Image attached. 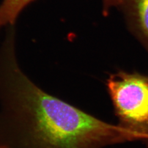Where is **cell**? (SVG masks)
<instances>
[{"label": "cell", "instance_id": "1", "mask_svg": "<svg viewBox=\"0 0 148 148\" xmlns=\"http://www.w3.org/2000/svg\"><path fill=\"white\" fill-rule=\"evenodd\" d=\"M102 121L35 85L19 67L13 45L0 51V145L5 148H102L133 142Z\"/></svg>", "mask_w": 148, "mask_h": 148}, {"label": "cell", "instance_id": "2", "mask_svg": "<svg viewBox=\"0 0 148 148\" xmlns=\"http://www.w3.org/2000/svg\"><path fill=\"white\" fill-rule=\"evenodd\" d=\"M106 85L118 125L148 147V75L119 71Z\"/></svg>", "mask_w": 148, "mask_h": 148}, {"label": "cell", "instance_id": "3", "mask_svg": "<svg viewBox=\"0 0 148 148\" xmlns=\"http://www.w3.org/2000/svg\"><path fill=\"white\" fill-rule=\"evenodd\" d=\"M128 27L148 53V0H121Z\"/></svg>", "mask_w": 148, "mask_h": 148}, {"label": "cell", "instance_id": "4", "mask_svg": "<svg viewBox=\"0 0 148 148\" xmlns=\"http://www.w3.org/2000/svg\"><path fill=\"white\" fill-rule=\"evenodd\" d=\"M35 0H3L0 5V28L12 25L27 5Z\"/></svg>", "mask_w": 148, "mask_h": 148}, {"label": "cell", "instance_id": "5", "mask_svg": "<svg viewBox=\"0 0 148 148\" xmlns=\"http://www.w3.org/2000/svg\"><path fill=\"white\" fill-rule=\"evenodd\" d=\"M103 4V12L104 14H108L109 10L112 7H120L121 0H102Z\"/></svg>", "mask_w": 148, "mask_h": 148}, {"label": "cell", "instance_id": "6", "mask_svg": "<svg viewBox=\"0 0 148 148\" xmlns=\"http://www.w3.org/2000/svg\"><path fill=\"white\" fill-rule=\"evenodd\" d=\"M0 148H5V147H3L1 145H0Z\"/></svg>", "mask_w": 148, "mask_h": 148}]
</instances>
